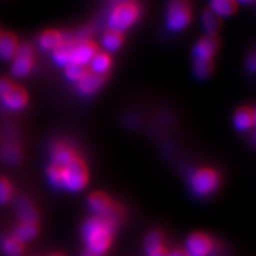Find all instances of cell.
Wrapping results in <instances>:
<instances>
[{
	"instance_id": "obj_3",
	"label": "cell",
	"mask_w": 256,
	"mask_h": 256,
	"mask_svg": "<svg viewBox=\"0 0 256 256\" xmlns=\"http://www.w3.org/2000/svg\"><path fill=\"white\" fill-rule=\"evenodd\" d=\"M89 180V169L82 157L78 156L62 168V189L70 192H79L88 186Z\"/></svg>"
},
{
	"instance_id": "obj_20",
	"label": "cell",
	"mask_w": 256,
	"mask_h": 256,
	"mask_svg": "<svg viewBox=\"0 0 256 256\" xmlns=\"http://www.w3.org/2000/svg\"><path fill=\"white\" fill-rule=\"evenodd\" d=\"M201 22L205 34H218L222 27V18L214 13L208 6L202 12Z\"/></svg>"
},
{
	"instance_id": "obj_18",
	"label": "cell",
	"mask_w": 256,
	"mask_h": 256,
	"mask_svg": "<svg viewBox=\"0 0 256 256\" xmlns=\"http://www.w3.org/2000/svg\"><path fill=\"white\" fill-rule=\"evenodd\" d=\"M38 230L40 226L38 222H20L15 226L12 237L24 244L34 239L38 234Z\"/></svg>"
},
{
	"instance_id": "obj_11",
	"label": "cell",
	"mask_w": 256,
	"mask_h": 256,
	"mask_svg": "<svg viewBox=\"0 0 256 256\" xmlns=\"http://www.w3.org/2000/svg\"><path fill=\"white\" fill-rule=\"evenodd\" d=\"M28 100L29 96L27 91L22 86L14 84L11 88V90L0 100H2L4 107H6V109L18 111L27 105Z\"/></svg>"
},
{
	"instance_id": "obj_14",
	"label": "cell",
	"mask_w": 256,
	"mask_h": 256,
	"mask_svg": "<svg viewBox=\"0 0 256 256\" xmlns=\"http://www.w3.org/2000/svg\"><path fill=\"white\" fill-rule=\"evenodd\" d=\"M77 41L78 38L68 40V41L64 40V41L52 52V59L57 66L66 68L68 64L70 63L72 54H73V50L77 44Z\"/></svg>"
},
{
	"instance_id": "obj_34",
	"label": "cell",
	"mask_w": 256,
	"mask_h": 256,
	"mask_svg": "<svg viewBox=\"0 0 256 256\" xmlns=\"http://www.w3.org/2000/svg\"><path fill=\"white\" fill-rule=\"evenodd\" d=\"M80 256H95V255H94V254H92V253H90L89 251H86V250L84 252H82V255H80Z\"/></svg>"
},
{
	"instance_id": "obj_6",
	"label": "cell",
	"mask_w": 256,
	"mask_h": 256,
	"mask_svg": "<svg viewBox=\"0 0 256 256\" xmlns=\"http://www.w3.org/2000/svg\"><path fill=\"white\" fill-rule=\"evenodd\" d=\"M34 50L32 45L25 43L18 46L11 64V73L16 78L27 76L34 68Z\"/></svg>"
},
{
	"instance_id": "obj_16",
	"label": "cell",
	"mask_w": 256,
	"mask_h": 256,
	"mask_svg": "<svg viewBox=\"0 0 256 256\" xmlns=\"http://www.w3.org/2000/svg\"><path fill=\"white\" fill-rule=\"evenodd\" d=\"M125 42L124 34L116 30L107 29L102 38V45L106 52H114L121 50Z\"/></svg>"
},
{
	"instance_id": "obj_15",
	"label": "cell",
	"mask_w": 256,
	"mask_h": 256,
	"mask_svg": "<svg viewBox=\"0 0 256 256\" xmlns=\"http://www.w3.org/2000/svg\"><path fill=\"white\" fill-rule=\"evenodd\" d=\"M18 46V40L12 32H4L0 34V59L4 61L12 60Z\"/></svg>"
},
{
	"instance_id": "obj_35",
	"label": "cell",
	"mask_w": 256,
	"mask_h": 256,
	"mask_svg": "<svg viewBox=\"0 0 256 256\" xmlns=\"http://www.w3.org/2000/svg\"><path fill=\"white\" fill-rule=\"evenodd\" d=\"M50 256H66V255L62 254V253H54V254H52Z\"/></svg>"
},
{
	"instance_id": "obj_33",
	"label": "cell",
	"mask_w": 256,
	"mask_h": 256,
	"mask_svg": "<svg viewBox=\"0 0 256 256\" xmlns=\"http://www.w3.org/2000/svg\"><path fill=\"white\" fill-rule=\"evenodd\" d=\"M148 256H168V252L166 250V248L164 246V248H162V249L148 254Z\"/></svg>"
},
{
	"instance_id": "obj_1",
	"label": "cell",
	"mask_w": 256,
	"mask_h": 256,
	"mask_svg": "<svg viewBox=\"0 0 256 256\" xmlns=\"http://www.w3.org/2000/svg\"><path fill=\"white\" fill-rule=\"evenodd\" d=\"M116 226L108 220L93 216L88 219L82 228V237L86 250L95 256H102L112 244Z\"/></svg>"
},
{
	"instance_id": "obj_7",
	"label": "cell",
	"mask_w": 256,
	"mask_h": 256,
	"mask_svg": "<svg viewBox=\"0 0 256 256\" xmlns=\"http://www.w3.org/2000/svg\"><path fill=\"white\" fill-rule=\"evenodd\" d=\"M100 52L98 46L90 38H78L77 44L72 54V63L79 64V66H89L94 56Z\"/></svg>"
},
{
	"instance_id": "obj_17",
	"label": "cell",
	"mask_w": 256,
	"mask_h": 256,
	"mask_svg": "<svg viewBox=\"0 0 256 256\" xmlns=\"http://www.w3.org/2000/svg\"><path fill=\"white\" fill-rule=\"evenodd\" d=\"M64 41L63 34L57 29H47L38 38V44L47 52H54Z\"/></svg>"
},
{
	"instance_id": "obj_10",
	"label": "cell",
	"mask_w": 256,
	"mask_h": 256,
	"mask_svg": "<svg viewBox=\"0 0 256 256\" xmlns=\"http://www.w3.org/2000/svg\"><path fill=\"white\" fill-rule=\"evenodd\" d=\"M108 77L109 75L96 74L94 72L88 68L84 75L76 82L77 90L80 94L82 95L94 94L95 92H98L104 84H105Z\"/></svg>"
},
{
	"instance_id": "obj_9",
	"label": "cell",
	"mask_w": 256,
	"mask_h": 256,
	"mask_svg": "<svg viewBox=\"0 0 256 256\" xmlns=\"http://www.w3.org/2000/svg\"><path fill=\"white\" fill-rule=\"evenodd\" d=\"M220 48L218 34H204L196 42L194 48V59H214Z\"/></svg>"
},
{
	"instance_id": "obj_12",
	"label": "cell",
	"mask_w": 256,
	"mask_h": 256,
	"mask_svg": "<svg viewBox=\"0 0 256 256\" xmlns=\"http://www.w3.org/2000/svg\"><path fill=\"white\" fill-rule=\"evenodd\" d=\"M79 155L76 150L68 143L60 142L56 144L52 150V164L58 166H66Z\"/></svg>"
},
{
	"instance_id": "obj_25",
	"label": "cell",
	"mask_w": 256,
	"mask_h": 256,
	"mask_svg": "<svg viewBox=\"0 0 256 256\" xmlns=\"http://www.w3.org/2000/svg\"><path fill=\"white\" fill-rule=\"evenodd\" d=\"M2 156L8 164L16 166L20 162L22 152L15 144H6L2 150Z\"/></svg>"
},
{
	"instance_id": "obj_4",
	"label": "cell",
	"mask_w": 256,
	"mask_h": 256,
	"mask_svg": "<svg viewBox=\"0 0 256 256\" xmlns=\"http://www.w3.org/2000/svg\"><path fill=\"white\" fill-rule=\"evenodd\" d=\"M221 184V176L212 168H200L190 178V187L198 196H210L217 190Z\"/></svg>"
},
{
	"instance_id": "obj_27",
	"label": "cell",
	"mask_w": 256,
	"mask_h": 256,
	"mask_svg": "<svg viewBox=\"0 0 256 256\" xmlns=\"http://www.w3.org/2000/svg\"><path fill=\"white\" fill-rule=\"evenodd\" d=\"M86 70H88L86 66H79V64L70 62L66 68H64V74H66V77L70 80V82H77L78 80L84 75Z\"/></svg>"
},
{
	"instance_id": "obj_2",
	"label": "cell",
	"mask_w": 256,
	"mask_h": 256,
	"mask_svg": "<svg viewBox=\"0 0 256 256\" xmlns=\"http://www.w3.org/2000/svg\"><path fill=\"white\" fill-rule=\"evenodd\" d=\"M141 15L139 2L132 0H124L118 2L108 16V29L124 32L137 22Z\"/></svg>"
},
{
	"instance_id": "obj_29",
	"label": "cell",
	"mask_w": 256,
	"mask_h": 256,
	"mask_svg": "<svg viewBox=\"0 0 256 256\" xmlns=\"http://www.w3.org/2000/svg\"><path fill=\"white\" fill-rule=\"evenodd\" d=\"M12 185L4 176H0V205H4L11 200Z\"/></svg>"
},
{
	"instance_id": "obj_8",
	"label": "cell",
	"mask_w": 256,
	"mask_h": 256,
	"mask_svg": "<svg viewBox=\"0 0 256 256\" xmlns=\"http://www.w3.org/2000/svg\"><path fill=\"white\" fill-rule=\"evenodd\" d=\"M212 250L210 237L202 232L192 233L186 242V252L189 256H208Z\"/></svg>"
},
{
	"instance_id": "obj_31",
	"label": "cell",
	"mask_w": 256,
	"mask_h": 256,
	"mask_svg": "<svg viewBox=\"0 0 256 256\" xmlns=\"http://www.w3.org/2000/svg\"><path fill=\"white\" fill-rule=\"evenodd\" d=\"M255 68H256V58H255V54L252 52L249 57L246 58V68L253 73V72H255Z\"/></svg>"
},
{
	"instance_id": "obj_22",
	"label": "cell",
	"mask_w": 256,
	"mask_h": 256,
	"mask_svg": "<svg viewBox=\"0 0 256 256\" xmlns=\"http://www.w3.org/2000/svg\"><path fill=\"white\" fill-rule=\"evenodd\" d=\"M18 214L20 222H38V214L36 207L26 200H20L18 202Z\"/></svg>"
},
{
	"instance_id": "obj_32",
	"label": "cell",
	"mask_w": 256,
	"mask_h": 256,
	"mask_svg": "<svg viewBox=\"0 0 256 256\" xmlns=\"http://www.w3.org/2000/svg\"><path fill=\"white\" fill-rule=\"evenodd\" d=\"M168 256H189V255L185 250L176 249V250L172 251L171 253H168Z\"/></svg>"
},
{
	"instance_id": "obj_24",
	"label": "cell",
	"mask_w": 256,
	"mask_h": 256,
	"mask_svg": "<svg viewBox=\"0 0 256 256\" xmlns=\"http://www.w3.org/2000/svg\"><path fill=\"white\" fill-rule=\"evenodd\" d=\"M214 70V59H194V74L200 79H206L210 77Z\"/></svg>"
},
{
	"instance_id": "obj_19",
	"label": "cell",
	"mask_w": 256,
	"mask_h": 256,
	"mask_svg": "<svg viewBox=\"0 0 256 256\" xmlns=\"http://www.w3.org/2000/svg\"><path fill=\"white\" fill-rule=\"evenodd\" d=\"M111 66H112V58L110 54L100 50L94 56L90 64L88 66V68L94 72L96 74L109 75Z\"/></svg>"
},
{
	"instance_id": "obj_23",
	"label": "cell",
	"mask_w": 256,
	"mask_h": 256,
	"mask_svg": "<svg viewBox=\"0 0 256 256\" xmlns=\"http://www.w3.org/2000/svg\"><path fill=\"white\" fill-rule=\"evenodd\" d=\"M164 235L160 230H152L144 239V250L146 255L164 248Z\"/></svg>"
},
{
	"instance_id": "obj_28",
	"label": "cell",
	"mask_w": 256,
	"mask_h": 256,
	"mask_svg": "<svg viewBox=\"0 0 256 256\" xmlns=\"http://www.w3.org/2000/svg\"><path fill=\"white\" fill-rule=\"evenodd\" d=\"M47 178L54 188L62 189V166L50 164L46 171Z\"/></svg>"
},
{
	"instance_id": "obj_5",
	"label": "cell",
	"mask_w": 256,
	"mask_h": 256,
	"mask_svg": "<svg viewBox=\"0 0 256 256\" xmlns=\"http://www.w3.org/2000/svg\"><path fill=\"white\" fill-rule=\"evenodd\" d=\"M192 20V8L186 0H174L168 6L166 26L170 31L178 32L189 26Z\"/></svg>"
},
{
	"instance_id": "obj_26",
	"label": "cell",
	"mask_w": 256,
	"mask_h": 256,
	"mask_svg": "<svg viewBox=\"0 0 256 256\" xmlns=\"http://www.w3.org/2000/svg\"><path fill=\"white\" fill-rule=\"evenodd\" d=\"M2 252L6 256H22L24 253V244L11 236L4 240Z\"/></svg>"
},
{
	"instance_id": "obj_13",
	"label": "cell",
	"mask_w": 256,
	"mask_h": 256,
	"mask_svg": "<svg viewBox=\"0 0 256 256\" xmlns=\"http://www.w3.org/2000/svg\"><path fill=\"white\" fill-rule=\"evenodd\" d=\"M233 123L238 132H248L255 125V109L251 106L239 107L233 116Z\"/></svg>"
},
{
	"instance_id": "obj_21",
	"label": "cell",
	"mask_w": 256,
	"mask_h": 256,
	"mask_svg": "<svg viewBox=\"0 0 256 256\" xmlns=\"http://www.w3.org/2000/svg\"><path fill=\"white\" fill-rule=\"evenodd\" d=\"M238 6L239 2H235V0H212L210 2L208 8L223 18L234 15L238 11Z\"/></svg>"
},
{
	"instance_id": "obj_30",
	"label": "cell",
	"mask_w": 256,
	"mask_h": 256,
	"mask_svg": "<svg viewBox=\"0 0 256 256\" xmlns=\"http://www.w3.org/2000/svg\"><path fill=\"white\" fill-rule=\"evenodd\" d=\"M13 86L14 84L9 78H0V100L11 90V88Z\"/></svg>"
}]
</instances>
